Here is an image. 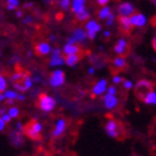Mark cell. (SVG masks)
I'll list each match as a JSON object with an SVG mask.
<instances>
[{"mask_svg":"<svg viewBox=\"0 0 156 156\" xmlns=\"http://www.w3.org/2000/svg\"><path fill=\"white\" fill-rule=\"evenodd\" d=\"M42 129H44V126L39 120L31 119L26 125H23V135L28 137L29 140L37 142L41 140Z\"/></svg>","mask_w":156,"mask_h":156,"instance_id":"obj_1","label":"cell"},{"mask_svg":"<svg viewBox=\"0 0 156 156\" xmlns=\"http://www.w3.org/2000/svg\"><path fill=\"white\" fill-rule=\"evenodd\" d=\"M56 105H57L56 99L47 93H40L37 97V106L40 111L46 113V114L51 113L56 108Z\"/></svg>","mask_w":156,"mask_h":156,"instance_id":"obj_2","label":"cell"},{"mask_svg":"<svg viewBox=\"0 0 156 156\" xmlns=\"http://www.w3.org/2000/svg\"><path fill=\"white\" fill-rule=\"evenodd\" d=\"M134 93L136 97L140 101H143L144 97L146 96L150 91L154 90V84L148 79H140L137 81V84L134 86Z\"/></svg>","mask_w":156,"mask_h":156,"instance_id":"obj_3","label":"cell"},{"mask_svg":"<svg viewBox=\"0 0 156 156\" xmlns=\"http://www.w3.org/2000/svg\"><path fill=\"white\" fill-rule=\"evenodd\" d=\"M123 130V125L122 123L117 122L115 118H109L107 120V123L105 125V132L108 136L113 137V138H120V135H122V132Z\"/></svg>","mask_w":156,"mask_h":156,"instance_id":"obj_4","label":"cell"},{"mask_svg":"<svg viewBox=\"0 0 156 156\" xmlns=\"http://www.w3.org/2000/svg\"><path fill=\"white\" fill-rule=\"evenodd\" d=\"M65 80H66L65 73L62 72V69H56L49 76L48 83L50 87L58 88V87H62V85L65 84Z\"/></svg>","mask_w":156,"mask_h":156,"instance_id":"obj_5","label":"cell"},{"mask_svg":"<svg viewBox=\"0 0 156 156\" xmlns=\"http://www.w3.org/2000/svg\"><path fill=\"white\" fill-rule=\"evenodd\" d=\"M85 30L87 34V38L90 40H94L97 36V34L101 30V26L94 19L88 20L86 25H85Z\"/></svg>","mask_w":156,"mask_h":156,"instance_id":"obj_6","label":"cell"},{"mask_svg":"<svg viewBox=\"0 0 156 156\" xmlns=\"http://www.w3.org/2000/svg\"><path fill=\"white\" fill-rule=\"evenodd\" d=\"M64 64H65V57L62 56V49L59 48L51 49L50 59H49V66L50 67H60Z\"/></svg>","mask_w":156,"mask_h":156,"instance_id":"obj_7","label":"cell"},{"mask_svg":"<svg viewBox=\"0 0 156 156\" xmlns=\"http://www.w3.org/2000/svg\"><path fill=\"white\" fill-rule=\"evenodd\" d=\"M66 129H67V120L65 118H58V119L56 120L54 128H52L51 136L54 138H58V137H60L62 134L65 133Z\"/></svg>","mask_w":156,"mask_h":156,"instance_id":"obj_8","label":"cell"},{"mask_svg":"<svg viewBox=\"0 0 156 156\" xmlns=\"http://www.w3.org/2000/svg\"><path fill=\"white\" fill-rule=\"evenodd\" d=\"M23 132H19V130H17L13 128L9 134V140L11 145L15 147H20L23 146V144H25V140H23Z\"/></svg>","mask_w":156,"mask_h":156,"instance_id":"obj_9","label":"cell"},{"mask_svg":"<svg viewBox=\"0 0 156 156\" xmlns=\"http://www.w3.org/2000/svg\"><path fill=\"white\" fill-rule=\"evenodd\" d=\"M129 21L132 27H144L147 23V18L144 13L134 12L132 16H129Z\"/></svg>","mask_w":156,"mask_h":156,"instance_id":"obj_10","label":"cell"},{"mask_svg":"<svg viewBox=\"0 0 156 156\" xmlns=\"http://www.w3.org/2000/svg\"><path fill=\"white\" fill-rule=\"evenodd\" d=\"M108 83L106 79H101L98 80L96 84L93 86V89H91V96L93 97H97V96H101L107 90V86Z\"/></svg>","mask_w":156,"mask_h":156,"instance_id":"obj_11","label":"cell"},{"mask_svg":"<svg viewBox=\"0 0 156 156\" xmlns=\"http://www.w3.org/2000/svg\"><path fill=\"white\" fill-rule=\"evenodd\" d=\"M135 12V7L128 1L122 2L118 6V13L120 17H129Z\"/></svg>","mask_w":156,"mask_h":156,"instance_id":"obj_12","label":"cell"},{"mask_svg":"<svg viewBox=\"0 0 156 156\" xmlns=\"http://www.w3.org/2000/svg\"><path fill=\"white\" fill-rule=\"evenodd\" d=\"M51 46L50 44L47 41H40L38 42L36 46H35V51L38 56H47V55H50V52H51Z\"/></svg>","mask_w":156,"mask_h":156,"instance_id":"obj_13","label":"cell"},{"mask_svg":"<svg viewBox=\"0 0 156 156\" xmlns=\"http://www.w3.org/2000/svg\"><path fill=\"white\" fill-rule=\"evenodd\" d=\"M103 103H104L105 108H107L108 111H112V109L116 108V106L118 105V98L114 95L106 94L103 97Z\"/></svg>","mask_w":156,"mask_h":156,"instance_id":"obj_14","label":"cell"},{"mask_svg":"<svg viewBox=\"0 0 156 156\" xmlns=\"http://www.w3.org/2000/svg\"><path fill=\"white\" fill-rule=\"evenodd\" d=\"M127 47H128V44H127L126 39L120 38L117 40L116 45L114 46V52L119 56H123L127 50Z\"/></svg>","mask_w":156,"mask_h":156,"instance_id":"obj_15","label":"cell"},{"mask_svg":"<svg viewBox=\"0 0 156 156\" xmlns=\"http://www.w3.org/2000/svg\"><path fill=\"white\" fill-rule=\"evenodd\" d=\"M73 38L75 39L76 44H84L87 39V34H86V30L83 29V28H77V29L74 30L73 33Z\"/></svg>","mask_w":156,"mask_h":156,"instance_id":"obj_16","label":"cell"},{"mask_svg":"<svg viewBox=\"0 0 156 156\" xmlns=\"http://www.w3.org/2000/svg\"><path fill=\"white\" fill-rule=\"evenodd\" d=\"M62 54L67 55H73V54H80L81 49L77 44H66L62 48Z\"/></svg>","mask_w":156,"mask_h":156,"instance_id":"obj_17","label":"cell"},{"mask_svg":"<svg viewBox=\"0 0 156 156\" xmlns=\"http://www.w3.org/2000/svg\"><path fill=\"white\" fill-rule=\"evenodd\" d=\"M85 6H86V0H72L70 1V8H72V11L75 15L81 11V10L86 9Z\"/></svg>","mask_w":156,"mask_h":156,"instance_id":"obj_18","label":"cell"},{"mask_svg":"<svg viewBox=\"0 0 156 156\" xmlns=\"http://www.w3.org/2000/svg\"><path fill=\"white\" fill-rule=\"evenodd\" d=\"M80 55L79 54H73V55H67L65 57V64L69 67H75L79 60H80Z\"/></svg>","mask_w":156,"mask_h":156,"instance_id":"obj_19","label":"cell"},{"mask_svg":"<svg viewBox=\"0 0 156 156\" xmlns=\"http://www.w3.org/2000/svg\"><path fill=\"white\" fill-rule=\"evenodd\" d=\"M113 66L117 70H120V69H124L127 66V60L124 58L123 56H118L113 60Z\"/></svg>","mask_w":156,"mask_h":156,"instance_id":"obj_20","label":"cell"},{"mask_svg":"<svg viewBox=\"0 0 156 156\" xmlns=\"http://www.w3.org/2000/svg\"><path fill=\"white\" fill-rule=\"evenodd\" d=\"M143 101L146 105H154V106H156V91L155 90L150 91V93L144 97Z\"/></svg>","mask_w":156,"mask_h":156,"instance_id":"obj_21","label":"cell"},{"mask_svg":"<svg viewBox=\"0 0 156 156\" xmlns=\"http://www.w3.org/2000/svg\"><path fill=\"white\" fill-rule=\"evenodd\" d=\"M119 25L124 31H129L132 29L129 17H119Z\"/></svg>","mask_w":156,"mask_h":156,"instance_id":"obj_22","label":"cell"},{"mask_svg":"<svg viewBox=\"0 0 156 156\" xmlns=\"http://www.w3.org/2000/svg\"><path fill=\"white\" fill-rule=\"evenodd\" d=\"M2 94L6 99H13V101H17V97H18V95H19V91H17L16 89H6Z\"/></svg>","mask_w":156,"mask_h":156,"instance_id":"obj_23","label":"cell"},{"mask_svg":"<svg viewBox=\"0 0 156 156\" xmlns=\"http://www.w3.org/2000/svg\"><path fill=\"white\" fill-rule=\"evenodd\" d=\"M111 12H112V9L109 8V7L103 6V8L98 11V18H99L101 20H106Z\"/></svg>","mask_w":156,"mask_h":156,"instance_id":"obj_24","label":"cell"},{"mask_svg":"<svg viewBox=\"0 0 156 156\" xmlns=\"http://www.w3.org/2000/svg\"><path fill=\"white\" fill-rule=\"evenodd\" d=\"M7 114L9 115L10 118L13 119V118H17V117L20 115V111L19 108L17 107V106H9L8 109H7Z\"/></svg>","mask_w":156,"mask_h":156,"instance_id":"obj_25","label":"cell"},{"mask_svg":"<svg viewBox=\"0 0 156 156\" xmlns=\"http://www.w3.org/2000/svg\"><path fill=\"white\" fill-rule=\"evenodd\" d=\"M89 17H90V13L88 11L87 9H84L79 11L78 13H76V18H77L79 21H86V20L89 19Z\"/></svg>","mask_w":156,"mask_h":156,"instance_id":"obj_26","label":"cell"},{"mask_svg":"<svg viewBox=\"0 0 156 156\" xmlns=\"http://www.w3.org/2000/svg\"><path fill=\"white\" fill-rule=\"evenodd\" d=\"M7 87H8V80H7V77L3 74L0 73V94H2L3 91L6 90Z\"/></svg>","mask_w":156,"mask_h":156,"instance_id":"obj_27","label":"cell"},{"mask_svg":"<svg viewBox=\"0 0 156 156\" xmlns=\"http://www.w3.org/2000/svg\"><path fill=\"white\" fill-rule=\"evenodd\" d=\"M20 5L19 0H7V8L8 10H16Z\"/></svg>","mask_w":156,"mask_h":156,"instance_id":"obj_28","label":"cell"},{"mask_svg":"<svg viewBox=\"0 0 156 156\" xmlns=\"http://www.w3.org/2000/svg\"><path fill=\"white\" fill-rule=\"evenodd\" d=\"M70 1L72 0H59V7L62 10H68L70 8Z\"/></svg>","mask_w":156,"mask_h":156,"instance_id":"obj_29","label":"cell"},{"mask_svg":"<svg viewBox=\"0 0 156 156\" xmlns=\"http://www.w3.org/2000/svg\"><path fill=\"white\" fill-rule=\"evenodd\" d=\"M112 80H113V84L119 85V84H122V83H123L124 78L122 77V76H119V75H114V76H113V78H112Z\"/></svg>","mask_w":156,"mask_h":156,"instance_id":"obj_30","label":"cell"},{"mask_svg":"<svg viewBox=\"0 0 156 156\" xmlns=\"http://www.w3.org/2000/svg\"><path fill=\"white\" fill-rule=\"evenodd\" d=\"M115 21V15L113 12L109 13V16L107 17V19H106V25L107 26H112Z\"/></svg>","mask_w":156,"mask_h":156,"instance_id":"obj_31","label":"cell"},{"mask_svg":"<svg viewBox=\"0 0 156 156\" xmlns=\"http://www.w3.org/2000/svg\"><path fill=\"white\" fill-rule=\"evenodd\" d=\"M123 87L127 90H129L134 87V84L130 80H123Z\"/></svg>","mask_w":156,"mask_h":156,"instance_id":"obj_32","label":"cell"},{"mask_svg":"<svg viewBox=\"0 0 156 156\" xmlns=\"http://www.w3.org/2000/svg\"><path fill=\"white\" fill-rule=\"evenodd\" d=\"M107 94L114 95V96H116V94H117L116 87H114V86H109V87H107Z\"/></svg>","mask_w":156,"mask_h":156,"instance_id":"obj_33","label":"cell"},{"mask_svg":"<svg viewBox=\"0 0 156 156\" xmlns=\"http://www.w3.org/2000/svg\"><path fill=\"white\" fill-rule=\"evenodd\" d=\"M0 117H1V119H2L3 122H5V123H6V124H8V123H9V122H10V120H11V118H10V116H9V115H8V114H7V113H5V114H3V115H1V116H0Z\"/></svg>","mask_w":156,"mask_h":156,"instance_id":"obj_34","label":"cell"},{"mask_svg":"<svg viewBox=\"0 0 156 156\" xmlns=\"http://www.w3.org/2000/svg\"><path fill=\"white\" fill-rule=\"evenodd\" d=\"M6 125H7V124L5 123V122L1 119V117H0V133L5 130V128H6Z\"/></svg>","mask_w":156,"mask_h":156,"instance_id":"obj_35","label":"cell"},{"mask_svg":"<svg viewBox=\"0 0 156 156\" xmlns=\"http://www.w3.org/2000/svg\"><path fill=\"white\" fill-rule=\"evenodd\" d=\"M25 99H26V95L23 94V93H19V95H18V97H17V101H23Z\"/></svg>","mask_w":156,"mask_h":156,"instance_id":"obj_36","label":"cell"},{"mask_svg":"<svg viewBox=\"0 0 156 156\" xmlns=\"http://www.w3.org/2000/svg\"><path fill=\"white\" fill-rule=\"evenodd\" d=\"M108 2H109V0H97V3L99 6H107Z\"/></svg>","mask_w":156,"mask_h":156,"instance_id":"obj_37","label":"cell"},{"mask_svg":"<svg viewBox=\"0 0 156 156\" xmlns=\"http://www.w3.org/2000/svg\"><path fill=\"white\" fill-rule=\"evenodd\" d=\"M31 23H33V18H31V17H26V18L23 19V23H26V25Z\"/></svg>","mask_w":156,"mask_h":156,"instance_id":"obj_38","label":"cell"},{"mask_svg":"<svg viewBox=\"0 0 156 156\" xmlns=\"http://www.w3.org/2000/svg\"><path fill=\"white\" fill-rule=\"evenodd\" d=\"M152 46H153L154 50H155V51H156V36L154 37L153 39H152Z\"/></svg>","mask_w":156,"mask_h":156,"instance_id":"obj_39","label":"cell"},{"mask_svg":"<svg viewBox=\"0 0 156 156\" xmlns=\"http://www.w3.org/2000/svg\"><path fill=\"white\" fill-rule=\"evenodd\" d=\"M67 44H76L75 39L73 38V37H69V38L67 39Z\"/></svg>","mask_w":156,"mask_h":156,"instance_id":"obj_40","label":"cell"},{"mask_svg":"<svg viewBox=\"0 0 156 156\" xmlns=\"http://www.w3.org/2000/svg\"><path fill=\"white\" fill-rule=\"evenodd\" d=\"M103 35H104L105 38H108V37H111V31H108V30H105Z\"/></svg>","mask_w":156,"mask_h":156,"instance_id":"obj_41","label":"cell"},{"mask_svg":"<svg viewBox=\"0 0 156 156\" xmlns=\"http://www.w3.org/2000/svg\"><path fill=\"white\" fill-rule=\"evenodd\" d=\"M88 74H89V75H94L95 74V67H90V68L88 69Z\"/></svg>","mask_w":156,"mask_h":156,"instance_id":"obj_42","label":"cell"},{"mask_svg":"<svg viewBox=\"0 0 156 156\" xmlns=\"http://www.w3.org/2000/svg\"><path fill=\"white\" fill-rule=\"evenodd\" d=\"M16 16L18 17V18L23 17V11H20V10H17V11H16Z\"/></svg>","mask_w":156,"mask_h":156,"instance_id":"obj_43","label":"cell"},{"mask_svg":"<svg viewBox=\"0 0 156 156\" xmlns=\"http://www.w3.org/2000/svg\"><path fill=\"white\" fill-rule=\"evenodd\" d=\"M6 101V98H5V96H3V94H0V103H2V101Z\"/></svg>","mask_w":156,"mask_h":156,"instance_id":"obj_44","label":"cell"},{"mask_svg":"<svg viewBox=\"0 0 156 156\" xmlns=\"http://www.w3.org/2000/svg\"><path fill=\"white\" fill-rule=\"evenodd\" d=\"M54 0H45V2H47V3H51Z\"/></svg>","mask_w":156,"mask_h":156,"instance_id":"obj_45","label":"cell"},{"mask_svg":"<svg viewBox=\"0 0 156 156\" xmlns=\"http://www.w3.org/2000/svg\"><path fill=\"white\" fill-rule=\"evenodd\" d=\"M0 57H1V51H0Z\"/></svg>","mask_w":156,"mask_h":156,"instance_id":"obj_46","label":"cell"}]
</instances>
